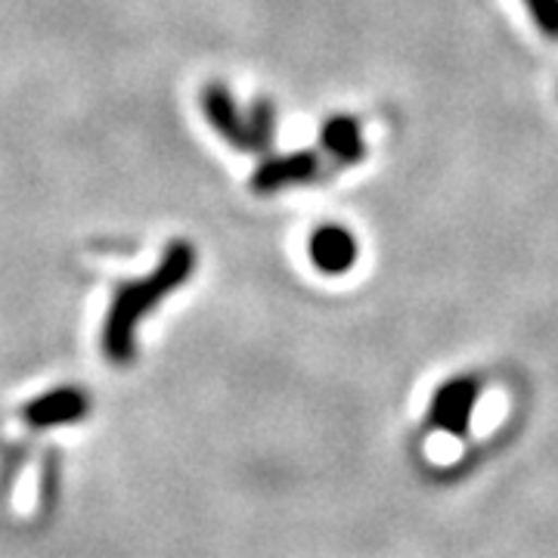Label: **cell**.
I'll return each instance as SVG.
<instances>
[{"label":"cell","mask_w":558,"mask_h":558,"mask_svg":"<svg viewBox=\"0 0 558 558\" xmlns=\"http://www.w3.org/2000/svg\"><path fill=\"white\" fill-rule=\"evenodd\" d=\"M186 270H190V255L178 252V255H171L168 264L161 267L159 277L149 279V282H140V286H131V289L121 292L116 307H112V317L106 323V336H102V348H106L109 360L128 363V360L134 357V326H137V319L165 292H171L180 279L186 277Z\"/></svg>","instance_id":"6da1fadb"},{"label":"cell","mask_w":558,"mask_h":558,"mask_svg":"<svg viewBox=\"0 0 558 558\" xmlns=\"http://www.w3.org/2000/svg\"><path fill=\"white\" fill-rule=\"evenodd\" d=\"M481 398V379L478 376H457V379L444 381L435 398H432V407H428V422L453 435V438H462L469 435V425H472V413H475V403Z\"/></svg>","instance_id":"7a4b0ae2"},{"label":"cell","mask_w":558,"mask_h":558,"mask_svg":"<svg viewBox=\"0 0 558 558\" xmlns=\"http://www.w3.org/2000/svg\"><path fill=\"white\" fill-rule=\"evenodd\" d=\"M90 410V398L78 391V388H57V391H47L38 400H32L22 416L32 428H57V425H69V422H78L87 416Z\"/></svg>","instance_id":"3957f363"},{"label":"cell","mask_w":558,"mask_h":558,"mask_svg":"<svg viewBox=\"0 0 558 558\" xmlns=\"http://www.w3.org/2000/svg\"><path fill=\"white\" fill-rule=\"evenodd\" d=\"M311 255H314V264L323 274H344V270L354 267L357 242L341 227H326L311 242Z\"/></svg>","instance_id":"277c9868"},{"label":"cell","mask_w":558,"mask_h":558,"mask_svg":"<svg viewBox=\"0 0 558 558\" xmlns=\"http://www.w3.org/2000/svg\"><path fill=\"white\" fill-rule=\"evenodd\" d=\"M326 149L336 153L341 161H354L363 156V140H360L357 121L351 119H336L326 124Z\"/></svg>","instance_id":"5b68a950"},{"label":"cell","mask_w":558,"mask_h":558,"mask_svg":"<svg viewBox=\"0 0 558 558\" xmlns=\"http://www.w3.org/2000/svg\"><path fill=\"white\" fill-rule=\"evenodd\" d=\"M524 7L539 32L558 40V0H524Z\"/></svg>","instance_id":"8992f818"}]
</instances>
